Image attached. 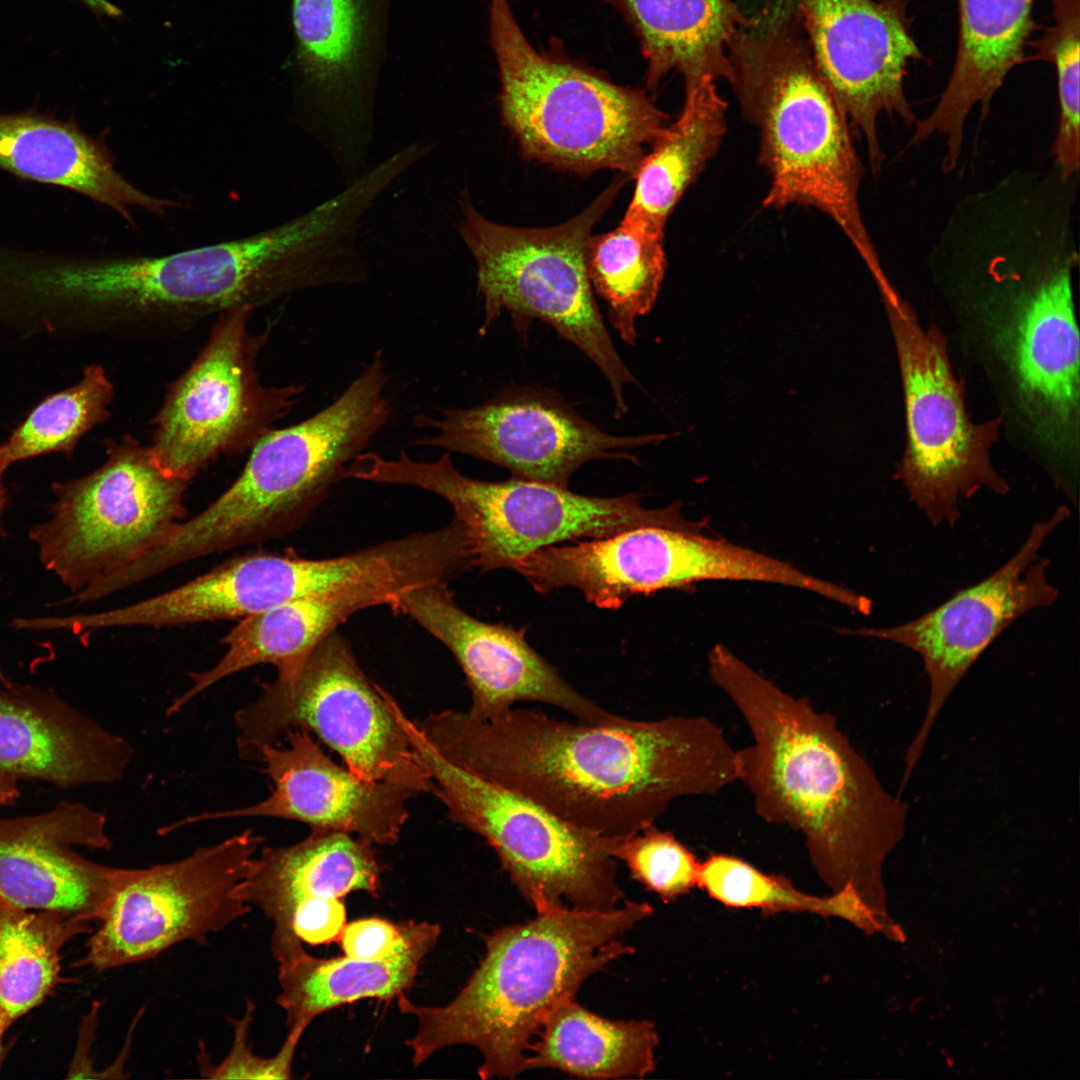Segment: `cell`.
I'll return each mask as SVG.
<instances>
[{
  "instance_id": "cell-40",
  "label": "cell",
  "mask_w": 1080,
  "mask_h": 1080,
  "mask_svg": "<svg viewBox=\"0 0 1080 1080\" xmlns=\"http://www.w3.org/2000/svg\"><path fill=\"white\" fill-rule=\"evenodd\" d=\"M400 937V924L372 917L346 924L338 942L345 956L375 960L390 954Z\"/></svg>"
},
{
  "instance_id": "cell-8",
  "label": "cell",
  "mask_w": 1080,
  "mask_h": 1080,
  "mask_svg": "<svg viewBox=\"0 0 1080 1080\" xmlns=\"http://www.w3.org/2000/svg\"><path fill=\"white\" fill-rule=\"evenodd\" d=\"M488 32L502 121L526 157L581 175L614 169L634 177L645 147L668 126L645 91L540 53L507 0H489Z\"/></svg>"
},
{
  "instance_id": "cell-18",
  "label": "cell",
  "mask_w": 1080,
  "mask_h": 1080,
  "mask_svg": "<svg viewBox=\"0 0 1080 1080\" xmlns=\"http://www.w3.org/2000/svg\"><path fill=\"white\" fill-rule=\"evenodd\" d=\"M1070 515L1069 507L1061 505L1035 522L1018 550L992 574L921 616L894 626L849 632L912 650L924 663L929 699L904 757L903 782L910 779L941 709L971 666L1016 620L1056 602L1059 590L1049 579V560L1040 551Z\"/></svg>"
},
{
  "instance_id": "cell-36",
  "label": "cell",
  "mask_w": 1080,
  "mask_h": 1080,
  "mask_svg": "<svg viewBox=\"0 0 1080 1080\" xmlns=\"http://www.w3.org/2000/svg\"><path fill=\"white\" fill-rule=\"evenodd\" d=\"M1049 1L1051 22L1029 40L1027 48L1032 54L1025 62L1046 61L1055 68L1059 119L1051 151L1052 165L1062 178L1069 180L1079 176L1080 168V0Z\"/></svg>"
},
{
  "instance_id": "cell-29",
  "label": "cell",
  "mask_w": 1080,
  "mask_h": 1080,
  "mask_svg": "<svg viewBox=\"0 0 1080 1080\" xmlns=\"http://www.w3.org/2000/svg\"><path fill=\"white\" fill-rule=\"evenodd\" d=\"M349 593L304 597L246 616L222 642L227 647L211 668L190 674L191 685L166 714L175 715L199 694L231 675L260 664L273 665L277 677L296 672L312 650L358 612Z\"/></svg>"
},
{
  "instance_id": "cell-1",
  "label": "cell",
  "mask_w": 1080,
  "mask_h": 1080,
  "mask_svg": "<svg viewBox=\"0 0 1080 1080\" xmlns=\"http://www.w3.org/2000/svg\"><path fill=\"white\" fill-rule=\"evenodd\" d=\"M417 724L449 762L608 839L655 824L679 798L737 782L736 749L702 716L590 724L512 707L489 718L448 709Z\"/></svg>"
},
{
  "instance_id": "cell-41",
  "label": "cell",
  "mask_w": 1080,
  "mask_h": 1080,
  "mask_svg": "<svg viewBox=\"0 0 1080 1080\" xmlns=\"http://www.w3.org/2000/svg\"><path fill=\"white\" fill-rule=\"evenodd\" d=\"M86 6L97 17L119 18L122 11L119 7L108 0H77Z\"/></svg>"
},
{
  "instance_id": "cell-4",
  "label": "cell",
  "mask_w": 1080,
  "mask_h": 1080,
  "mask_svg": "<svg viewBox=\"0 0 1080 1080\" xmlns=\"http://www.w3.org/2000/svg\"><path fill=\"white\" fill-rule=\"evenodd\" d=\"M352 258L343 220L321 203L259 233L166 255L43 250L34 274L48 303L144 338L183 332L235 307L257 309L305 289L343 284Z\"/></svg>"
},
{
  "instance_id": "cell-2",
  "label": "cell",
  "mask_w": 1080,
  "mask_h": 1080,
  "mask_svg": "<svg viewBox=\"0 0 1080 1080\" xmlns=\"http://www.w3.org/2000/svg\"><path fill=\"white\" fill-rule=\"evenodd\" d=\"M711 681L743 717L751 743L736 749L737 782L764 821L801 834L819 878L852 886L869 904L883 859L902 839L908 806L889 792L834 716L767 679L722 644Z\"/></svg>"
},
{
  "instance_id": "cell-17",
  "label": "cell",
  "mask_w": 1080,
  "mask_h": 1080,
  "mask_svg": "<svg viewBox=\"0 0 1080 1080\" xmlns=\"http://www.w3.org/2000/svg\"><path fill=\"white\" fill-rule=\"evenodd\" d=\"M262 843L248 829L174 862L122 868L78 966L103 971L153 959L183 941L206 943L250 912L239 886Z\"/></svg>"
},
{
  "instance_id": "cell-34",
  "label": "cell",
  "mask_w": 1080,
  "mask_h": 1080,
  "mask_svg": "<svg viewBox=\"0 0 1080 1080\" xmlns=\"http://www.w3.org/2000/svg\"><path fill=\"white\" fill-rule=\"evenodd\" d=\"M664 231L622 219L614 230L592 236L587 270L592 288L605 300L621 339L634 345L635 321L654 306L666 269Z\"/></svg>"
},
{
  "instance_id": "cell-22",
  "label": "cell",
  "mask_w": 1080,
  "mask_h": 1080,
  "mask_svg": "<svg viewBox=\"0 0 1080 1080\" xmlns=\"http://www.w3.org/2000/svg\"><path fill=\"white\" fill-rule=\"evenodd\" d=\"M287 746L265 745L256 763L272 784L263 800L244 807L202 812L159 829L168 834L187 825L234 818H279L311 829L346 832L373 845H393L408 817L403 788L363 779L336 764L304 729L289 731Z\"/></svg>"
},
{
  "instance_id": "cell-9",
  "label": "cell",
  "mask_w": 1080,
  "mask_h": 1080,
  "mask_svg": "<svg viewBox=\"0 0 1080 1080\" xmlns=\"http://www.w3.org/2000/svg\"><path fill=\"white\" fill-rule=\"evenodd\" d=\"M346 477L408 485L444 499L465 533L472 568H509L523 557L565 542L600 539L643 527L696 529L681 504L662 509L642 506L640 495L591 497L552 483L511 478L489 482L462 474L450 453L417 461L405 452L385 458L364 451L349 464Z\"/></svg>"
},
{
  "instance_id": "cell-5",
  "label": "cell",
  "mask_w": 1080,
  "mask_h": 1080,
  "mask_svg": "<svg viewBox=\"0 0 1080 1080\" xmlns=\"http://www.w3.org/2000/svg\"><path fill=\"white\" fill-rule=\"evenodd\" d=\"M652 907L626 901L607 911L557 907L485 937V955L457 996L421 1006L399 995L401 1013L414 1017L406 1041L419 1066L455 1045L482 1055V1079L526 1071L529 1048L549 1015L575 999L581 985L612 961L633 953L620 937L649 917Z\"/></svg>"
},
{
  "instance_id": "cell-24",
  "label": "cell",
  "mask_w": 1080,
  "mask_h": 1080,
  "mask_svg": "<svg viewBox=\"0 0 1080 1080\" xmlns=\"http://www.w3.org/2000/svg\"><path fill=\"white\" fill-rule=\"evenodd\" d=\"M134 749L47 689L0 682V773L62 788L119 781Z\"/></svg>"
},
{
  "instance_id": "cell-35",
  "label": "cell",
  "mask_w": 1080,
  "mask_h": 1080,
  "mask_svg": "<svg viewBox=\"0 0 1080 1080\" xmlns=\"http://www.w3.org/2000/svg\"><path fill=\"white\" fill-rule=\"evenodd\" d=\"M114 385L100 365L84 368L76 385L35 406L0 443V475L14 462L51 452L71 456L80 438L110 417Z\"/></svg>"
},
{
  "instance_id": "cell-26",
  "label": "cell",
  "mask_w": 1080,
  "mask_h": 1080,
  "mask_svg": "<svg viewBox=\"0 0 1080 1080\" xmlns=\"http://www.w3.org/2000/svg\"><path fill=\"white\" fill-rule=\"evenodd\" d=\"M0 169L23 180L58 186L110 208L134 224L135 208L165 216L176 202L138 188L116 168L103 137L73 119L29 109L0 114Z\"/></svg>"
},
{
  "instance_id": "cell-11",
  "label": "cell",
  "mask_w": 1080,
  "mask_h": 1080,
  "mask_svg": "<svg viewBox=\"0 0 1080 1080\" xmlns=\"http://www.w3.org/2000/svg\"><path fill=\"white\" fill-rule=\"evenodd\" d=\"M401 707L359 665L337 630L323 639L292 675L262 685L234 716L239 757L256 762L265 745L295 729L317 736L357 776L412 792H432V781L400 718Z\"/></svg>"
},
{
  "instance_id": "cell-19",
  "label": "cell",
  "mask_w": 1080,
  "mask_h": 1080,
  "mask_svg": "<svg viewBox=\"0 0 1080 1080\" xmlns=\"http://www.w3.org/2000/svg\"><path fill=\"white\" fill-rule=\"evenodd\" d=\"M414 425L427 431L414 445L476 457L507 468L514 478L563 487L586 462L634 460L626 450L671 437L607 434L555 394L528 387H511L478 406L419 415Z\"/></svg>"
},
{
  "instance_id": "cell-3",
  "label": "cell",
  "mask_w": 1080,
  "mask_h": 1080,
  "mask_svg": "<svg viewBox=\"0 0 1080 1080\" xmlns=\"http://www.w3.org/2000/svg\"><path fill=\"white\" fill-rule=\"evenodd\" d=\"M1075 223L1026 204L989 208L946 240L937 283L977 312L1033 438L1077 459L1079 333L1072 280ZM1073 463V461H1072Z\"/></svg>"
},
{
  "instance_id": "cell-31",
  "label": "cell",
  "mask_w": 1080,
  "mask_h": 1080,
  "mask_svg": "<svg viewBox=\"0 0 1080 1080\" xmlns=\"http://www.w3.org/2000/svg\"><path fill=\"white\" fill-rule=\"evenodd\" d=\"M726 110L714 80L685 87L679 118L666 127L634 175L624 219L664 230L684 192L717 153L727 129Z\"/></svg>"
},
{
  "instance_id": "cell-37",
  "label": "cell",
  "mask_w": 1080,
  "mask_h": 1080,
  "mask_svg": "<svg viewBox=\"0 0 1080 1080\" xmlns=\"http://www.w3.org/2000/svg\"><path fill=\"white\" fill-rule=\"evenodd\" d=\"M698 887L729 908L759 909L767 913L807 912L847 919V897L842 892L819 897L804 893L782 876L765 873L729 854H711L700 862Z\"/></svg>"
},
{
  "instance_id": "cell-7",
  "label": "cell",
  "mask_w": 1080,
  "mask_h": 1080,
  "mask_svg": "<svg viewBox=\"0 0 1080 1080\" xmlns=\"http://www.w3.org/2000/svg\"><path fill=\"white\" fill-rule=\"evenodd\" d=\"M388 382L383 354L377 351L324 409L267 432L251 448L235 482L157 546V563L171 569L297 527L389 421Z\"/></svg>"
},
{
  "instance_id": "cell-43",
  "label": "cell",
  "mask_w": 1080,
  "mask_h": 1080,
  "mask_svg": "<svg viewBox=\"0 0 1080 1080\" xmlns=\"http://www.w3.org/2000/svg\"><path fill=\"white\" fill-rule=\"evenodd\" d=\"M1 478H2V475H0V535L3 534V528H2V525H1V516H2V513H3L7 503H8V498H9L7 490L2 485Z\"/></svg>"
},
{
  "instance_id": "cell-38",
  "label": "cell",
  "mask_w": 1080,
  "mask_h": 1080,
  "mask_svg": "<svg viewBox=\"0 0 1080 1080\" xmlns=\"http://www.w3.org/2000/svg\"><path fill=\"white\" fill-rule=\"evenodd\" d=\"M612 855L626 865L634 880L665 901L698 887L700 861L672 832L655 824L616 839Z\"/></svg>"
},
{
  "instance_id": "cell-15",
  "label": "cell",
  "mask_w": 1080,
  "mask_h": 1080,
  "mask_svg": "<svg viewBox=\"0 0 1080 1080\" xmlns=\"http://www.w3.org/2000/svg\"><path fill=\"white\" fill-rule=\"evenodd\" d=\"M255 310L219 313L204 347L169 386L148 445L166 474L189 482L219 457L252 448L303 394V385L261 382L257 358L271 328L251 331Z\"/></svg>"
},
{
  "instance_id": "cell-10",
  "label": "cell",
  "mask_w": 1080,
  "mask_h": 1080,
  "mask_svg": "<svg viewBox=\"0 0 1080 1080\" xmlns=\"http://www.w3.org/2000/svg\"><path fill=\"white\" fill-rule=\"evenodd\" d=\"M621 181L613 182L570 220L546 228L511 227L484 217L466 189L458 196L457 231L477 266L484 300V335L503 311L525 337L534 319L551 325L604 373L615 400V417L627 412L624 386L634 382L607 332L587 270L592 229L609 209Z\"/></svg>"
},
{
  "instance_id": "cell-14",
  "label": "cell",
  "mask_w": 1080,
  "mask_h": 1080,
  "mask_svg": "<svg viewBox=\"0 0 1080 1080\" xmlns=\"http://www.w3.org/2000/svg\"><path fill=\"white\" fill-rule=\"evenodd\" d=\"M882 300L905 402L906 444L896 479L933 526L953 528L962 500L980 488L996 494L1009 490L990 460L999 420H970L944 337L938 329L924 328L897 291Z\"/></svg>"
},
{
  "instance_id": "cell-32",
  "label": "cell",
  "mask_w": 1080,
  "mask_h": 1080,
  "mask_svg": "<svg viewBox=\"0 0 1080 1080\" xmlns=\"http://www.w3.org/2000/svg\"><path fill=\"white\" fill-rule=\"evenodd\" d=\"M659 1038L647 1020L614 1021L569 1000L532 1042L526 1070L550 1068L587 1079L642 1078L655 1068Z\"/></svg>"
},
{
  "instance_id": "cell-6",
  "label": "cell",
  "mask_w": 1080,
  "mask_h": 1080,
  "mask_svg": "<svg viewBox=\"0 0 1080 1080\" xmlns=\"http://www.w3.org/2000/svg\"><path fill=\"white\" fill-rule=\"evenodd\" d=\"M728 82L758 128L766 208H816L844 232L877 286L888 281L860 210L863 167L850 122L813 57L793 0H770L737 29Z\"/></svg>"
},
{
  "instance_id": "cell-16",
  "label": "cell",
  "mask_w": 1080,
  "mask_h": 1080,
  "mask_svg": "<svg viewBox=\"0 0 1080 1080\" xmlns=\"http://www.w3.org/2000/svg\"><path fill=\"white\" fill-rule=\"evenodd\" d=\"M392 3L291 0L292 117L328 151L345 183L370 167Z\"/></svg>"
},
{
  "instance_id": "cell-20",
  "label": "cell",
  "mask_w": 1080,
  "mask_h": 1080,
  "mask_svg": "<svg viewBox=\"0 0 1080 1080\" xmlns=\"http://www.w3.org/2000/svg\"><path fill=\"white\" fill-rule=\"evenodd\" d=\"M915 0H793L817 67L863 136L871 167L884 153L878 120L885 115L913 127L905 93L911 62L929 64L912 34Z\"/></svg>"
},
{
  "instance_id": "cell-13",
  "label": "cell",
  "mask_w": 1080,
  "mask_h": 1080,
  "mask_svg": "<svg viewBox=\"0 0 1080 1080\" xmlns=\"http://www.w3.org/2000/svg\"><path fill=\"white\" fill-rule=\"evenodd\" d=\"M105 463L55 482L50 518L30 529L44 567L70 601H96L113 576L157 546L182 521L187 483L166 474L148 445L125 434L104 441Z\"/></svg>"
},
{
  "instance_id": "cell-42",
  "label": "cell",
  "mask_w": 1080,
  "mask_h": 1080,
  "mask_svg": "<svg viewBox=\"0 0 1080 1080\" xmlns=\"http://www.w3.org/2000/svg\"><path fill=\"white\" fill-rule=\"evenodd\" d=\"M19 795L16 779L0 773V806L14 803Z\"/></svg>"
},
{
  "instance_id": "cell-12",
  "label": "cell",
  "mask_w": 1080,
  "mask_h": 1080,
  "mask_svg": "<svg viewBox=\"0 0 1080 1080\" xmlns=\"http://www.w3.org/2000/svg\"><path fill=\"white\" fill-rule=\"evenodd\" d=\"M402 723L429 773L431 793L453 822L494 849L536 913L557 907L607 911L623 900L615 839L574 827L529 797L449 762L406 714Z\"/></svg>"
},
{
  "instance_id": "cell-45",
  "label": "cell",
  "mask_w": 1080,
  "mask_h": 1080,
  "mask_svg": "<svg viewBox=\"0 0 1080 1080\" xmlns=\"http://www.w3.org/2000/svg\"><path fill=\"white\" fill-rule=\"evenodd\" d=\"M0 682L1 683L9 682V680L5 677V675H4L3 671L1 670V668H0Z\"/></svg>"
},
{
  "instance_id": "cell-21",
  "label": "cell",
  "mask_w": 1080,
  "mask_h": 1080,
  "mask_svg": "<svg viewBox=\"0 0 1080 1080\" xmlns=\"http://www.w3.org/2000/svg\"><path fill=\"white\" fill-rule=\"evenodd\" d=\"M390 608L416 621L452 653L471 692L468 712L476 717L495 716L520 701L555 706L590 724L617 716L571 686L528 644L524 631L484 622L463 610L448 583L407 590Z\"/></svg>"
},
{
  "instance_id": "cell-30",
  "label": "cell",
  "mask_w": 1080,
  "mask_h": 1080,
  "mask_svg": "<svg viewBox=\"0 0 1080 1080\" xmlns=\"http://www.w3.org/2000/svg\"><path fill=\"white\" fill-rule=\"evenodd\" d=\"M640 41L647 84L671 72L685 87L709 78L729 80L728 47L747 16L734 0H620Z\"/></svg>"
},
{
  "instance_id": "cell-39",
  "label": "cell",
  "mask_w": 1080,
  "mask_h": 1080,
  "mask_svg": "<svg viewBox=\"0 0 1080 1080\" xmlns=\"http://www.w3.org/2000/svg\"><path fill=\"white\" fill-rule=\"evenodd\" d=\"M255 1005L247 1001L241 1018H228L233 1030V1043L227 1056L218 1064L208 1062L206 1053L199 1054L200 1072L210 1079H269L291 1078V1067L303 1029L288 1030L287 1037L278 1053L264 1058L254 1054L248 1037Z\"/></svg>"
},
{
  "instance_id": "cell-28",
  "label": "cell",
  "mask_w": 1080,
  "mask_h": 1080,
  "mask_svg": "<svg viewBox=\"0 0 1080 1080\" xmlns=\"http://www.w3.org/2000/svg\"><path fill=\"white\" fill-rule=\"evenodd\" d=\"M401 937L381 959L316 958L305 949L278 963L277 1002L290 1029H304L325 1011L366 998L391 1000L408 989L424 957L435 947L438 924L400 923Z\"/></svg>"
},
{
  "instance_id": "cell-44",
  "label": "cell",
  "mask_w": 1080,
  "mask_h": 1080,
  "mask_svg": "<svg viewBox=\"0 0 1080 1080\" xmlns=\"http://www.w3.org/2000/svg\"><path fill=\"white\" fill-rule=\"evenodd\" d=\"M8 1028H9V1025L0 1016V1067H1V1064H2V1061H3V1058H4L3 1037H4V1034H5V1031Z\"/></svg>"
},
{
  "instance_id": "cell-33",
  "label": "cell",
  "mask_w": 1080,
  "mask_h": 1080,
  "mask_svg": "<svg viewBox=\"0 0 1080 1080\" xmlns=\"http://www.w3.org/2000/svg\"><path fill=\"white\" fill-rule=\"evenodd\" d=\"M90 923L63 912L24 909L0 896V1016L9 1027L52 992L62 949L90 931Z\"/></svg>"
},
{
  "instance_id": "cell-27",
  "label": "cell",
  "mask_w": 1080,
  "mask_h": 1080,
  "mask_svg": "<svg viewBox=\"0 0 1080 1080\" xmlns=\"http://www.w3.org/2000/svg\"><path fill=\"white\" fill-rule=\"evenodd\" d=\"M383 871L372 843L346 832L311 829L295 844L262 847L239 895L272 922L274 944L285 936L294 911L309 901L343 899L354 891L378 897Z\"/></svg>"
},
{
  "instance_id": "cell-25",
  "label": "cell",
  "mask_w": 1080,
  "mask_h": 1080,
  "mask_svg": "<svg viewBox=\"0 0 1080 1080\" xmlns=\"http://www.w3.org/2000/svg\"><path fill=\"white\" fill-rule=\"evenodd\" d=\"M1035 0H957L958 39L947 84L931 112L913 125L907 147L932 137L944 143L941 168L953 171L960 160L964 130L978 106L983 122L1009 73L1023 64L1027 44L1040 26Z\"/></svg>"
},
{
  "instance_id": "cell-23",
  "label": "cell",
  "mask_w": 1080,
  "mask_h": 1080,
  "mask_svg": "<svg viewBox=\"0 0 1080 1080\" xmlns=\"http://www.w3.org/2000/svg\"><path fill=\"white\" fill-rule=\"evenodd\" d=\"M73 845L110 849L106 816L62 802L40 815L0 820V896L24 909L99 921L122 868L90 861Z\"/></svg>"
}]
</instances>
